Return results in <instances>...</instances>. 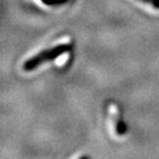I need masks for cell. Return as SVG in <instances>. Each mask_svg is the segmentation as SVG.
I'll return each mask as SVG.
<instances>
[{
  "label": "cell",
  "mask_w": 159,
  "mask_h": 159,
  "mask_svg": "<svg viewBox=\"0 0 159 159\" xmlns=\"http://www.w3.org/2000/svg\"><path fill=\"white\" fill-rule=\"evenodd\" d=\"M67 57V55H63V57H60L59 59H57V64L59 65H61V64H63L64 63V61H65V59Z\"/></svg>",
  "instance_id": "cell-1"
}]
</instances>
